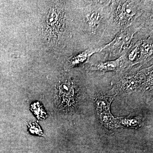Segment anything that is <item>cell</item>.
<instances>
[{
  "mask_svg": "<svg viewBox=\"0 0 153 153\" xmlns=\"http://www.w3.org/2000/svg\"><path fill=\"white\" fill-rule=\"evenodd\" d=\"M142 42V41H138L132 46H131L128 50L127 53L123 55L125 67H130L138 63Z\"/></svg>",
  "mask_w": 153,
  "mask_h": 153,
  "instance_id": "cell-8",
  "label": "cell"
},
{
  "mask_svg": "<svg viewBox=\"0 0 153 153\" xmlns=\"http://www.w3.org/2000/svg\"><path fill=\"white\" fill-rule=\"evenodd\" d=\"M125 62L123 55L116 60L100 62L91 65L89 70L105 73L110 71H119L124 68Z\"/></svg>",
  "mask_w": 153,
  "mask_h": 153,
  "instance_id": "cell-6",
  "label": "cell"
},
{
  "mask_svg": "<svg viewBox=\"0 0 153 153\" xmlns=\"http://www.w3.org/2000/svg\"><path fill=\"white\" fill-rule=\"evenodd\" d=\"M102 9L96 8L86 14L85 21L88 29L92 34H95L102 19Z\"/></svg>",
  "mask_w": 153,
  "mask_h": 153,
  "instance_id": "cell-7",
  "label": "cell"
},
{
  "mask_svg": "<svg viewBox=\"0 0 153 153\" xmlns=\"http://www.w3.org/2000/svg\"><path fill=\"white\" fill-rule=\"evenodd\" d=\"M153 66L134 73H128L121 78L117 88L123 93H132L141 88L152 87Z\"/></svg>",
  "mask_w": 153,
  "mask_h": 153,
  "instance_id": "cell-2",
  "label": "cell"
},
{
  "mask_svg": "<svg viewBox=\"0 0 153 153\" xmlns=\"http://www.w3.org/2000/svg\"><path fill=\"white\" fill-rule=\"evenodd\" d=\"M108 46V44L99 48H90L71 57L68 59L66 63V68H72L76 66L84 65L89 61L91 55L97 52L102 51Z\"/></svg>",
  "mask_w": 153,
  "mask_h": 153,
  "instance_id": "cell-5",
  "label": "cell"
},
{
  "mask_svg": "<svg viewBox=\"0 0 153 153\" xmlns=\"http://www.w3.org/2000/svg\"><path fill=\"white\" fill-rule=\"evenodd\" d=\"M153 39L150 37L142 41L140 49V57L138 63H144L153 58Z\"/></svg>",
  "mask_w": 153,
  "mask_h": 153,
  "instance_id": "cell-9",
  "label": "cell"
},
{
  "mask_svg": "<svg viewBox=\"0 0 153 153\" xmlns=\"http://www.w3.org/2000/svg\"><path fill=\"white\" fill-rule=\"evenodd\" d=\"M139 11L137 1H116L113 7V22L123 30H126L137 16Z\"/></svg>",
  "mask_w": 153,
  "mask_h": 153,
  "instance_id": "cell-3",
  "label": "cell"
},
{
  "mask_svg": "<svg viewBox=\"0 0 153 153\" xmlns=\"http://www.w3.org/2000/svg\"><path fill=\"white\" fill-rule=\"evenodd\" d=\"M28 126L29 128V131L31 134H35L41 136H44L42 130L41 129L40 126L38 125V124L30 123H29V125H28Z\"/></svg>",
  "mask_w": 153,
  "mask_h": 153,
  "instance_id": "cell-11",
  "label": "cell"
},
{
  "mask_svg": "<svg viewBox=\"0 0 153 153\" xmlns=\"http://www.w3.org/2000/svg\"><path fill=\"white\" fill-rule=\"evenodd\" d=\"M56 90L57 102L60 109L70 111L77 105L79 92L78 88L73 81L68 79L60 81Z\"/></svg>",
  "mask_w": 153,
  "mask_h": 153,
  "instance_id": "cell-4",
  "label": "cell"
},
{
  "mask_svg": "<svg viewBox=\"0 0 153 153\" xmlns=\"http://www.w3.org/2000/svg\"><path fill=\"white\" fill-rule=\"evenodd\" d=\"M64 3L56 1L48 11L43 28L47 42L53 45L60 44L66 32V13Z\"/></svg>",
  "mask_w": 153,
  "mask_h": 153,
  "instance_id": "cell-1",
  "label": "cell"
},
{
  "mask_svg": "<svg viewBox=\"0 0 153 153\" xmlns=\"http://www.w3.org/2000/svg\"><path fill=\"white\" fill-rule=\"evenodd\" d=\"M31 109L38 119H44L47 117L46 112L39 102H35L32 104Z\"/></svg>",
  "mask_w": 153,
  "mask_h": 153,
  "instance_id": "cell-10",
  "label": "cell"
}]
</instances>
